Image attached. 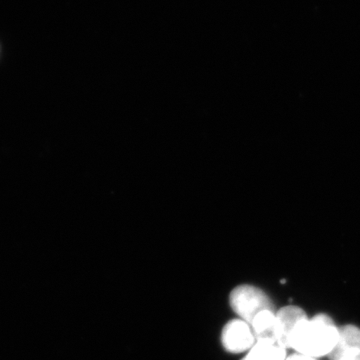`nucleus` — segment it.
Here are the masks:
<instances>
[{
	"instance_id": "obj_8",
	"label": "nucleus",
	"mask_w": 360,
	"mask_h": 360,
	"mask_svg": "<svg viewBox=\"0 0 360 360\" xmlns=\"http://www.w3.org/2000/svg\"><path fill=\"white\" fill-rule=\"evenodd\" d=\"M285 360H317L316 359H314V357L307 356V355L300 354H295L288 356Z\"/></svg>"
},
{
	"instance_id": "obj_6",
	"label": "nucleus",
	"mask_w": 360,
	"mask_h": 360,
	"mask_svg": "<svg viewBox=\"0 0 360 360\" xmlns=\"http://www.w3.org/2000/svg\"><path fill=\"white\" fill-rule=\"evenodd\" d=\"M286 348L274 340H257L250 352L241 360H285Z\"/></svg>"
},
{
	"instance_id": "obj_5",
	"label": "nucleus",
	"mask_w": 360,
	"mask_h": 360,
	"mask_svg": "<svg viewBox=\"0 0 360 360\" xmlns=\"http://www.w3.org/2000/svg\"><path fill=\"white\" fill-rule=\"evenodd\" d=\"M307 319H309L307 314L300 307L290 305L279 310L276 314L277 342L286 349L290 348L296 329Z\"/></svg>"
},
{
	"instance_id": "obj_2",
	"label": "nucleus",
	"mask_w": 360,
	"mask_h": 360,
	"mask_svg": "<svg viewBox=\"0 0 360 360\" xmlns=\"http://www.w3.org/2000/svg\"><path fill=\"white\" fill-rule=\"evenodd\" d=\"M231 305L241 319L250 324L264 310H274V304L269 296L259 288L251 285L234 288L231 295Z\"/></svg>"
},
{
	"instance_id": "obj_3",
	"label": "nucleus",
	"mask_w": 360,
	"mask_h": 360,
	"mask_svg": "<svg viewBox=\"0 0 360 360\" xmlns=\"http://www.w3.org/2000/svg\"><path fill=\"white\" fill-rule=\"evenodd\" d=\"M222 345L232 354L246 352L257 342L250 323L243 319H234L224 326L221 335Z\"/></svg>"
},
{
	"instance_id": "obj_1",
	"label": "nucleus",
	"mask_w": 360,
	"mask_h": 360,
	"mask_svg": "<svg viewBox=\"0 0 360 360\" xmlns=\"http://www.w3.org/2000/svg\"><path fill=\"white\" fill-rule=\"evenodd\" d=\"M338 338V328L326 314H317L303 321L290 340V348L307 356H324L330 354Z\"/></svg>"
},
{
	"instance_id": "obj_7",
	"label": "nucleus",
	"mask_w": 360,
	"mask_h": 360,
	"mask_svg": "<svg viewBox=\"0 0 360 360\" xmlns=\"http://www.w3.org/2000/svg\"><path fill=\"white\" fill-rule=\"evenodd\" d=\"M250 326L257 340H269L277 342L276 314H274V310H264L260 312L251 322Z\"/></svg>"
},
{
	"instance_id": "obj_4",
	"label": "nucleus",
	"mask_w": 360,
	"mask_h": 360,
	"mask_svg": "<svg viewBox=\"0 0 360 360\" xmlns=\"http://www.w3.org/2000/svg\"><path fill=\"white\" fill-rule=\"evenodd\" d=\"M330 360H360V328L345 326L338 328V338L328 354Z\"/></svg>"
}]
</instances>
